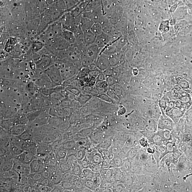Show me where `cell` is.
Masks as SVG:
<instances>
[{
  "mask_svg": "<svg viewBox=\"0 0 192 192\" xmlns=\"http://www.w3.org/2000/svg\"><path fill=\"white\" fill-rule=\"evenodd\" d=\"M13 169L19 175H29L30 173V164L14 159Z\"/></svg>",
  "mask_w": 192,
  "mask_h": 192,
  "instance_id": "cell-1",
  "label": "cell"
},
{
  "mask_svg": "<svg viewBox=\"0 0 192 192\" xmlns=\"http://www.w3.org/2000/svg\"><path fill=\"white\" fill-rule=\"evenodd\" d=\"M86 157L92 164H101L103 158L97 148H90L87 149Z\"/></svg>",
  "mask_w": 192,
  "mask_h": 192,
  "instance_id": "cell-2",
  "label": "cell"
},
{
  "mask_svg": "<svg viewBox=\"0 0 192 192\" xmlns=\"http://www.w3.org/2000/svg\"><path fill=\"white\" fill-rule=\"evenodd\" d=\"M115 39L105 32H103L101 35L97 36L95 44L100 49H104L109 44L113 42Z\"/></svg>",
  "mask_w": 192,
  "mask_h": 192,
  "instance_id": "cell-3",
  "label": "cell"
},
{
  "mask_svg": "<svg viewBox=\"0 0 192 192\" xmlns=\"http://www.w3.org/2000/svg\"><path fill=\"white\" fill-rule=\"evenodd\" d=\"M37 143L36 157L43 158L48 156L51 152L53 151L51 144L41 143Z\"/></svg>",
  "mask_w": 192,
  "mask_h": 192,
  "instance_id": "cell-4",
  "label": "cell"
},
{
  "mask_svg": "<svg viewBox=\"0 0 192 192\" xmlns=\"http://www.w3.org/2000/svg\"><path fill=\"white\" fill-rule=\"evenodd\" d=\"M30 166L31 173H41L44 168L42 159L37 157L30 163Z\"/></svg>",
  "mask_w": 192,
  "mask_h": 192,
  "instance_id": "cell-5",
  "label": "cell"
},
{
  "mask_svg": "<svg viewBox=\"0 0 192 192\" xmlns=\"http://www.w3.org/2000/svg\"><path fill=\"white\" fill-rule=\"evenodd\" d=\"M36 158V156L34 154L28 151H25L19 155L15 157L14 158H16L23 162L30 164Z\"/></svg>",
  "mask_w": 192,
  "mask_h": 192,
  "instance_id": "cell-6",
  "label": "cell"
},
{
  "mask_svg": "<svg viewBox=\"0 0 192 192\" xmlns=\"http://www.w3.org/2000/svg\"><path fill=\"white\" fill-rule=\"evenodd\" d=\"M85 43L88 46L95 43L97 37L91 30L90 29L83 30Z\"/></svg>",
  "mask_w": 192,
  "mask_h": 192,
  "instance_id": "cell-7",
  "label": "cell"
},
{
  "mask_svg": "<svg viewBox=\"0 0 192 192\" xmlns=\"http://www.w3.org/2000/svg\"><path fill=\"white\" fill-rule=\"evenodd\" d=\"M76 142L78 148H85L87 149L90 148V141L87 137H82L77 136L73 138Z\"/></svg>",
  "mask_w": 192,
  "mask_h": 192,
  "instance_id": "cell-8",
  "label": "cell"
},
{
  "mask_svg": "<svg viewBox=\"0 0 192 192\" xmlns=\"http://www.w3.org/2000/svg\"><path fill=\"white\" fill-rule=\"evenodd\" d=\"M49 179L53 188L55 185L60 184L63 181L62 172L61 171H56Z\"/></svg>",
  "mask_w": 192,
  "mask_h": 192,
  "instance_id": "cell-9",
  "label": "cell"
},
{
  "mask_svg": "<svg viewBox=\"0 0 192 192\" xmlns=\"http://www.w3.org/2000/svg\"><path fill=\"white\" fill-rule=\"evenodd\" d=\"M27 129L26 126L23 125H19L10 128L8 133L11 135L19 136L24 133Z\"/></svg>",
  "mask_w": 192,
  "mask_h": 192,
  "instance_id": "cell-10",
  "label": "cell"
},
{
  "mask_svg": "<svg viewBox=\"0 0 192 192\" xmlns=\"http://www.w3.org/2000/svg\"><path fill=\"white\" fill-rule=\"evenodd\" d=\"M94 23L91 19L86 17H81L80 25L82 30L90 29Z\"/></svg>",
  "mask_w": 192,
  "mask_h": 192,
  "instance_id": "cell-11",
  "label": "cell"
},
{
  "mask_svg": "<svg viewBox=\"0 0 192 192\" xmlns=\"http://www.w3.org/2000/svg\"><path fill=\"white\" fill-rule=\"evenodd\" d=\"M57 159L59 162H66L67 156V151L61 148L54 151Z\"/></svg>",
  "mask_w": 192,
  "mask_h": 192,
  "instance_id": "cell-12",
  "label": "cell"
},
{
  "mask_svg": "<svg viewBox=\"0 0 192 192\" xmlns=\"http://www.w3.org/2000/svg\"><path fill=\"white\" fill-rule=\"evenodd\" d=\"M62 33L63 35V38L69 44H73L75 42V36L73 32L65 29L62 31Z\"/></svg>",
  "mask_w": 192,
  "mask_h": 192,
  "instance_id": "cell-13",
  "label": "cell"
},
{
  "mask_svg": "<svg viewBox=\"0 0 192 192\" xmlns=\"http://www.w3.org/2000/svg\"><path fill=\"white\" fill-rule=\"evenodd\" d=\"M62 148L68 151L71 149H77L78 147L77 146L76 141L73 139L63 142Z\"/></svg>",
  "mask_w": 192,
  "mask_h": 192,
  "instance_id": "cell-14",
  "label": "cell"
},
{
  "mask_svg": "<svg viewBox=\"0 0 192 192\" xmlns=\"http://www.w3.org/2000/svg\"><path fill=\"white\" fill-rule=\"evenodd\" d=\"M91 30L97 37L101 35L103 32L102 25L99 22H94L91 29Z\"/></svg>",
  "mask_w": 192,
  "mask_h": 192,
  "instance_id": "cell-15",
  "label": "cell"
},
{
  "mask_svg": "<svg viewBox=\"0 0 192 192\" xmlns=\"http://www.w3.org/2000/svg\"><path fill=\"white\" fill-rule=\"evenodd\" d=\"M84 185L86 188L89 189L92 192L96 191L97 189L99 187L97 186L94 182L92 179H82Z\"/></svg>",
  "mask_w": 192,
  "mask_h": 192,
  "instance_id": "cell-16",
  "label": "cell"
},
{
  "mask_svg": "<svg viewBox=\"0 0 192 192\" xmlns=\"http://www.w3.org/2000/svg\"><path fill=\"white\" fill-rule=\"evenodd\" d=\"M122 165V160L119 154H114V158L111 160L110 168H119Z\"/></svg>",
  "mask_w": 192,
  "mask_h": 192,
  "instance_id": "cell-17",
  "label": "cell"
},
{
  "mask_svg": "<svg viewBox=\"0 0 192 192\" xmlns=\"http://www.w3.org/2000/svg\"><path fill=\"white\" fill-rule=\"evenodd\" d=\"M96 173H94L90 168L83 169L80 178L93 180L95 176Z\"/></svg>",
  "mask_w": 192,
  "mask_h": 192,
  "instance_id": "cell-18",
  "label": "cell"
},
{
  "mask_svg": "<svg viewBox=\"0 0 192 192\" xmlns=\"http://www.w3.org/2000/svg\"><path fill=\"white\" fill-rule=\"evenodd\" d=\"M100 174L103 179H113V171L111 168H102Z\"/></svg>",
  "mask_w": 192,
  "mask_h": 192,
  "instance_id": "cell-19",
  "label": "cell"
},
{
  "mask_svg": "<svg viewBox=\"0 0 192 192\" xmlns=\"http://www.w3.org/2000/svg\"><path fill=\"white\" fill-rule=\"evenodd\" d=\"M66 162L72 169L74 166L78 164L76 154H72L67 156Z\"/></svg>",
  "mask_w": 192,
  "mask_h": 192,
  "instance_id": "cell-20",
  "label": "cell"
},
{
  "mask_svg": "<svg viewBox=\"0 0 192 192\" xmlns=\"http://www.w3.org/2000/svg\"><path fill=\"white\" fill-rule=\"evenodd\" d=\"M113 179H103L100 188H109L113 189L116 185L115 181H113Z\"/></svg>",
  "mask_w": 192,
  "mask_h": 192,
  "instance_id": "cell-21",
  "label": "cell"
},
{
  "mask_svg": "<svg viewBox=\"0 0 192 192\" xmlns=\"http://www.w3.org/2000/svg\"><path fill=\"white\" fill-rule=\"evenodd\" d=\"M87 149L85 148H78L77 149V157L78 163L83 160L86 157Z\"/></svg>",
  "mask_w": 192,
  "mask_h": 192,
  "instance_id": "cell-22",
  "label": "cell"
},
{
  "mask_svg": "<svg viewBox=\"0 0 192 192\" xmlns=\"http://www.w3.org/2000/svg\"><path fill=\"white\" fill-rule=\"evenodd\" d=\"M19 138L24 141H26L30 140H32V131L30 130H26L24 133H22L21 135L17 136ZM33 141V140H32Z\"/></svg>",
  "mask_w": 192,
  "mask_h": 192,
  "instance_id": "cell-23",
  "label": "cell"
},
{
  "mask_svg": "<svg viewBox=\"0 0 192 192\" xmlns=\"http://www.w3.org/2000/svg\"><path fill=\"white\" fill-rule=\"evenodd\" d=\"M29 176L36 184L39 183L44 178L41 173H30L29 174Z\"/></svg>",
  "mask_w": 192,
  "mask_h": 192,
  "instance_id": "cell-24",
  "label": "cell"
},
{
  "mask_svg": "<svg viewBox=\"0 0 192 192\" xmlns=\"http://www.w3.org/2000/svg\"><path fill=\"white\" fill-rule=\"evenodd\" d=\"M112 145L110 140H105L101 142L97 147L98 149H109Z\"/></svg>",
  "mask_w": 192,
  "mask_h": 192,
  "instance_id": "cell-25",
  "label": "cell"
},
{
  "mask_svg": "<svg viewBox=\"0 0 192 192\" xmlns=\"http://www.w3.org/2000/svg\"><path fill=\"white\" fill-rule=\"evenodd\" d=\"M83 169L81 165L78 163L72 168L71 171L74 176H78L80 178Z\"/></svg>",
  "mask_w": 192,
  "mask_h": 192,
  "instance_id": "cell-26",
  "label": "cell"
},
{
  "mask_svg": "<svg viewBox=\"0 0 192 192\" xmlns=\"http://www.w3.org/2000/svg\"><path fill=\"white\" fill-rule=\"evenodd\" d=\"M78 163L83 169L90 168L92 164V163L87 159L86 157L83 160L79 162Z\"/></svg>",
  "mask_w": 192,
  "mask_h": 192,
  "instance_id": "cell-27",
  "label": "cell"
},
{
  "mask_svg": "<svg viewBox=\"0 0 192 192\" xmlns=\"http://www.w3.org/2000/svg\"><path fill=\"white\" fill-rule=\"evenodd\" d=\"M60 171L62 173L71 170V168L66 162H59Z\"/></svg>",
  "mask_w": 192,
  "mask_h": 192,
  "instance_id": "cell-28",
  "label": "cell"
},
{
  "mask_svg": "<svg viewBox=\"0 0 192 192\" xmlns=\"http://www.w3.org/2000/svg\"><path fill=\"white\" fill-rule=\"evenodd\" d=\"M93 180L96 183L97 186L99 188L103 181V179L100 173H96L95 176L93 179Z\"/></svg>",
  "mask_w": 192,
  "mask_h": 192,
  "instance_id": "cell-29",
  "label": "cell"
},
{
  "mask_svg": "<svg viewBox=\"0 0 192 192\" xmlns=\"http://www.w3.org/2000/svg\"><path fill=\"white\" fill-rule=\"evenodd\" d=\"M101 165L102 168H110V165L111 160L107 157H102Z\"/></svg>",
  "mask_w": 192,
  "mask_h": 192,
  "instance_id": "cell-30",
  "label": "cell"
},
{
  "mask_svg": "<svg viewBox=\"0 0 192 192\" xmlns=\"http://www.w3.org/2000/svg\"><path fill=\"white\" fill-rule=\"evenodd\" d=\"M74 176V175L72 173L71 170L66 172V173H62L63 180L71 181Z\"/></svg>",
  "mask_w": 192,
  "mask_h": 192,
  "instance_id": "cell-31",
  "label": "cell"
},
{
  "mask_svg": "<svg viewBox=\"0 0 192 192\" xmlns=\"http://www.w3.org/2000/svg\"><path fill=\"white\" fill-rule=\"evenodd\" d=\"M102 168V165L101 164H94L92 163L90 167L91 170L94 172V173H100Z\"/></svg>",
  "mask_w": 192,
  "mask_h": 192,
  "instance_id": "cell-32",
  "label": "cell"
},
{
  "mask_svg": "<svg viewBox=\"0 0 192 192\" xmlns=\"http://www.w3.org/2000/svg\"><path fill=\"white\" fill-rule=\"evenodd\" d=\"M109 150L114 154H119L121 152V149L119 147L112 145Z\"/></svg>",
  "mask_w": 192,
  "mask_h": 192,
  "instance_id": "cell-33",
  "label": "cell"
},
{
  "mask_svg": "<svg viewBox=\"0 0 192 192\" xmlns=\"http://www.w3.org/2000/svg\"><path fill=\"white\" fill-rule=\"evenodd\" d=\"M38 184L41 185L49 186L52 189L50 180L48 178H44Z\"/></svg>",
  "mask_w": 192,
  "mask_h": 192,
  "instance_id": "cell-34",
  "label": "cell"
},
{
  "mask_svg": "<svg viewBox=\"0 0 192 192\" xmlns=\"http://www.w3.org/2000/svg\"><path fill=\"white\" fill-rule=\"evenodd\" d=\"M64 189L60 185H56L54 186L52 192H63Z\"/></svg>",
  "mask_w": 192,
  "mask_h": 192,
  "instance_id": "cell-35",
  "label": "cell"
}]
</instances>
